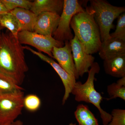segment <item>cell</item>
<instances>
[{"instance_id":"cell-9","label":"cell","mask_w":125,"mask_h":125,"mask_svg":"<svg viewBox=\"0 0 125 125\" xmlns=\"http://www.w3.org/2000/svg\"><path fill=\"white\" fill-rule=\"evenodd\" d=\"M25 49H27L34 55L38 57L42 60L44 61L51 65L57 72L61 79L65 88V93L62 100V104L64 105L69 97L70 94L76 82L75 78L67 73L61 67L60 65L51 57L44 55L39 52H37L31 49L30 47L25 46Z\"/></svg>"},{"instance_id":"cell-14","label":"cell","mask_w":125,"mask_h":125,"mask_svg":"<svg viewBox=\"0 0 125 125\" xmlns=\"http://www.w3.org/2000/svg\"><path fill=\"white\" fill-rule=\"evenodd\" d=\"M62 0H35L32 2L30 10L38 15L45 11L61 13L63 7Z\"/></svg>"},{"instance_id":"cell-28","label":"cell","mask_w":125,"mask_h":125,"mask_svg":"<svg viewBox=\"0 0 125 125\" xmlns=\"http://www.w3.org/2000/svg\"><path fill=\"white\" fill-rule=\"evenodd\" d=\"M12 125V124H10V125Z\"/></svg>"},{"instance_id":"cell-5","label":"cell","mask_w":125,"mask_h":125,"mask_svg":"<svg viewBox=\"0 0 125 125\" xmlns=\"http://www.w3.org/2000/svg\"><path fill=\"white\" fill-rule=\"evenodd\" d=\"M77 0H64L63 9L53 37L60 42L70 41L74 37L70 28L72 19L76 14L84 10Z\"/></svg>"},{"instance_id":"cell-26","label":"cell","mask_w":125,"mask_h":125,"mask_svg":"<svg viewBox=\"0 0 125 125\" xmlns=\"http://www.w3.org/2000/svg\"><path fill=\"white\" fill-rule=\"evenodd\" d=\"M4 29V28H3V27H2V26L0 25V32L1 30H2V29Z\"/></svg>"},{"instance_id":"cell-11","label":"cell","mask_w":125,"mask_h":125,"mask_svg":"<svg viewBox=\"0 0 125 125\" xmlns=\"http://www.w3.org/2000/svg\"><path fill=\"white\" fill-rule=\"evenodd\" d=\"M60 16L55 12L40 13L37 16L33 32L42 35L52 36L58 26Z\"/></svg>"},{"instance_id":"cell-8","label":"cell","mask_w":125,"mask_h":125,"mask_svg":"<svg viewBox=\"0 0 125 125\" xmlns=\"http://www.w3.org/2000/svg\"><path fill=\"white\" fill-rule=\"evenodd\" d=\"M75 70L78 77L88 73L94 62V57L87 54L75 36L70 41Z\"/></svg>"},{"instance_id":"cell-10","label":"cell","mask_w":125,"mask_h":125,"mask_svg":"<svg viewBox=\"0 0 125 125\" xmlns=\"http://www.w3.org/2000/svg\"><path fill=\"white\" fill-rule=\"evenodd\" d=\"M52 52V58L57 61L61 67L75 79H78L70 41H65L64 46L61 47H54Z\"/></svg>"},{"instance_id":"cell-23","label":"cell","mask_w":125,"mask_h":125,"mask_svg":"<svg viewBox=\"0 0 125 125\" xmlns=\"http://www.w3.org/2000/svg\"><path fill=\"white\" fill-rule=\"evenodd\" d=\"M111 120L107 125H125V110L113 109L112 111Z\"/></svg>"},{"instance_id":"cell-12","label":"cell","mask_w":125,"mask_h":125,"mask_svg":"<svg viewBox=\"0 0 125 125\" xmlns=\"http://www.w3.org/2000/svg\"><path fill=\"white\" fill-rule=\"evenodd\" d=\"M98 52L99 56L103 60L118 55L125 54V41L111 37L102 42Z\"/></svg>"},{"instance_id":"cell-1","label":"cell","mask_w":125,"mask_h":125,"mask_svg":"<svg viewBox=\"0 0 125 125\" xmlns=\"http://www.w3.org/2000/svg\"><path fill=\"white\" fill-rule=\"evenodd\" d=\"M25 49L18 38L9 30L0 32V73L11 78L20 86L29 70Z\"/></svg>"},{"instance_id":"cell-21","label":"cell","mask_w":125,"mask_h":125,"mask_svg":"<svg viewBox=\"0 0 125 125\" xmlns=\"http://www.w3.org/2000/svg\"><path fill=\"white\" fill-rule=\"evenodd\" d=\"M9 11L18 8L30 10L32 2L28 0H1Z\"/></svg>"},{"instance_id":"cell-4","label":"cell","mask_w":125,"mask_h":125,"mask_svg":"<svg viewBox=\"0 0 125 125\" xmlns=\"http://www.w3.org/2000/svg\"><path fill=\"white\" fill-rule=\"evenodd\" d=\"M90 7L100 31L102 42L111 38L110 32L114 28V20L125 13V7L114 6L103 0L90 1Z\"/></svg>"},{"instance_id":"cell-3","label":"cell","mask_w":125,"mask_h":125,"mask_svg":"<svg viewBox=\"0 0 125 125\" xmlns=\"http://www.w3.org/2000/svg\"><path fill=\"white\" fill-rule=\"evenodd\" d=\"M100 67L98 63L94 62L88 72V76L85 83L76 82L71 93L75 96V100L78 102H84L91 103L97 108L101 115L103 125H107L111 120V114L102 109L101 103L103 97L100 93L96 91L94 81L96 80L95 75L99 73Z\"/></svg>"},{"instance_id":"cell-16","label":"cell","mask_w":125,"mask_h":125,"mask_svg":"<svg viewBox=\"0 0 125 125\" xmlns=\"http://www.w3.org/2000/svg\"><path fill=\"white\" fill-rule=\"evenodd\" d=\"M74 115L79 125H99L97 119L87 105H78Z\"/></svg>"},{"instance_id":"cell-7","label":"cell","mask_w":125,"mask_h":125,"mask_svg":"<svg viewBox=\"0 0 125 125\" xmlns=\"http://www.w3.org/2000/svg\"><path fill=\"white\" fill-rule=\"evenodd\" d=\"M17 38L22 45L33 47L39 52H44L52 58L53 48L61 47L64 45V42L55 40L52 36L42 35L34 32L21 31L18 34Z\"/></svg>"},{"instance_id":"cell-27","label":"cell","mask_w":125,"mask_h":125,"mask_svg":"<svg viewBox=\"0 0 125 125\" xmlns=\"http://www.w3.org/2000/svg\"><path fill=\"white\" fill-rule=\"evenodd\" d=\"M69 125H76V123H70Z\"/></svg>"},{"instance_id":"cell-6","label":"cell","mask_w":125,"mask_h":125,"mask_svg":"<svg viewBox=\"0 0 125 125\" xmlns=\"http://www.w3.org/2000/svg\"><path fill=\"white\" fill-rule=\"evenodd\" d=\"M24 97L23 90L0 96V125L12 124L20 115Z\"/></svg>"},{"instance_id":"cell-22","label":"cell","mask_w":125,"mask_h":125,"mask_svg":"<svg viewBox=\"0 0 125 125\" xmlns=\"http://www.w3.org/2000/svg\"><path fill=\"white\" fill-rule=\"evenodd\" d=\"M116 28L114 32L110 34L111 38L119 39L125 41V13L118 16Z\"/></svg>"},{"instance_id":"cell-24","label":"cell","mask_w":125,"mask_h":125,"mask_svg":"<svg viewBox=\"0 0 125 125\" xmlns=\"http://www.w3.org/2000/svg\"><path fill=\"white\" fill-rule=\"evenodd\" d=\"M9 12L3 3L0 0V14Z\"/></svg>"},{"instance_id":"cell-2","label":"cell","mask_w":125,"mask_h":125,"mask_svg":"<svg viewBox=\"0 0 125 125\" xmlns=\"http://www.w3.org/2000/svg\"><path fill=\"white\" fill-rule=\"evenodd\" d=\"M70 27L87 54L92 55L99 52L102 44L101 34L91 7L74 15Z\"/></svg>"},{"instance_id":"cell-19","label":"cell","mask_w":125,"mask_h":125,"mask_svg":"<svg viewBox=\"0 0 125 125\" xmlns=\"http://www.w3.org/2000/svg\"><path fill=\"white\" fill-rule=\"evenodd\" d=\"M107 92L110 97L107 99V100L109 101L120 98L125 101V86H122L117 83H113L108 85Z\"/></svg>"},{"instance_id":"cell-20","label":"cell","mask_w":125,"mask_h":125,"mask_svg":"<svg viewBox=\"0 0 125 125\" xmlns=\"http://www.w3.org/2000/svg\"><path fill=\"white\" fill-rule=\"evenodd\" d=\"M23 105L24 107L29 111L36 112L38 110L40 107L41 100L36 94H28L24 97Z\"/></svg>"},{"instance_id":"cell-18","label":"cell","mask_w":125,"mask_h":125,"mask_svg":"<svg viewBox=\"0 0 125 125\" xmlns=\"http://www.w3.org/2000/svg\"><path fill=\"white\" fill-rule=\"evenodd\" d=\"M23 90L11 78L0 73V96Z\"/></svg>"},{"instance_id":"cell-15","label":"cell","mask_w":125,"mask_h":125,"mask_svg":"<svg viewBox=\"0 0 125 125\" xmlns=\"http://www.w3.org/2000/svg\"><path fill=\"white\" fill-rule=\"evenodd\" d=\"M10 12L19 21L21 26V31L33 32L38 15L30 10L22 8H16Z\"/></svg>"},{"instance_id":"cell-17","label":"cell","mask_w":125,"mask_h":125,"mask_svg":"<svg viewBox=\"0 0 125 125\" xmlns=\"http://www.w3.org/2000/svg\"><path fill=\"white\" fill-rule=\"evenodd\" d=\"M0 25L4 28H6L16 38L18 34L21 31V26L19 21L10 11L0 14Z\"/></svg>"},{"instance_id":"cell-25","label":"cell","mask_w":125,"mask_h":125,"mask_svg":"<svg viewBox=\"0 0 125 125\" xmlns=\"http://www.w3.org/2000/svg\"><path fill=\"white\" fill-rule=\"evenodd\" d=\"M12 125H23L22 122L20 120L15 121L12 123Z\"/></svg>"},{"instance_id":"cell-13","label":"cell","mask_w":125,"mask_h":125,"mask_svg":"<svg viewBox=\"0 0 125 125\" xmlns=\"http://www.w3.org/2000/svg\"><path fill=\"white\" fill-rule=\"evenodd\" d=\"M103 66L105 72L107 74L117 78L125 76V54L104 60Z\"/></svg>"}]
</instances>
